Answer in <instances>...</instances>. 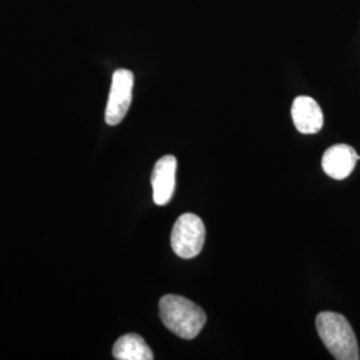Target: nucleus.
<instances>
[{
	"label": "nucleus",
	"instance_id": "1",
	"mask_svg": "<svg viewBox=\"0 0 360 360\" xmlns=\"http://www.w3.org/2000/svg\"><path fill=\"white\" fill-rule=\"evenodd\" d=\"M159 314L168 330L186 340L200 334L207 322L206 312L183 296H163L159 302Z\"/></svg>",
	"mask_w": 360,
	"mask_h": 360
},
{
	"label": "nucleus",
	"instance_id": "2",
	"mask_svg": "<svg viewBox=\"0 0 360 360\" xmlns=\"http://www.w3.org/2000/svg\"><path fill=\"white\" fill-rule=\"evenodd\" d=\"M316 330L324 346L335 359H359L356 336L343 315L331 311L321 312L316 316Z\"/></svg>",
	"mask_w": 360,
	"mask_h": 360
},
{
	"label": "nucleus",
	"instance_id": "3",
	"mask_svg": "<svg viewBox=\"0 0 360 360\" xmlns=\"http://www.w3.org/2000/svg\"><path fill=\"white\" fill-rule=\"evenodd\" d=\"M206 240L203 220L195 214H183L175 221L171 232V247L183 259H193L202 252Z\"/></svg>",
	"mask_w": 360,
	"mask_h": 360
},
{
	"label": "nucleus",
	"instance_id": "4",
	"mask_svg": "<svg viewBox=\"0 0 360 360\" xmlns=\"http://www.w3.org/2000/svg\"><path fill=\"white\" fill-rule=\"evenodd\" d=\"M132 89H134V74L126 70L119 68L112 75L111 90L108 95V102L105 107V123L110 126L119 124L129 112L132 102Z\"/></svg>",
	"mask_w": 360,
	"mask_h": 360
},
{
	"label": "nucleus",
	"instance_id": "5",
	"mask_svg": "<svg viewBox=\"0 0 360 360\" xmlns=\"http://www.w3.org/2000/svg\"><path fill=\"white\" fill-rule=\"evenodd\" d=\"M178 160L172 155H166L155 163L151 184L155 205L166 206L172 199L176 183Z\"/></svg>",
	"mask_w": 360,
	"mask_h": 360
},
{
	"label": "nucleus",
	"instance_id": "6",
	"mask_svg": "<svg viewBox=\"0 0 360 360\" xmlns=\"http://www.w3.org/2000/svg\"><path fill=\"white\" fill-rule=\"evenodd\" d=\"M360 156L348 144H335L323 154V171L335 180H345L356 167Z\"/></svg>",
	"mask_w": 360,
	"mask_h": 360
},
{
	"label": "nucleus",
	"instance_id": "7",
	"mask_svg": "<svg viewBox=\"0 0 360 360\" xmlns=\"http://www.w3.org/2000/svg\"><path fill=\"white\" fill-rule=\"evenodd\" d=\"M291 115L296 129L302 134H318L323 129L322 108L311 96H297L291 107Z\"/></svg>",
	"mask_w": 360,
	"mask_h": 360
},
{
	"label": "nucleus",
	"instance_id": "8",
	"mask_svg": "<svg viewBox=\"0 0 360 360\" xmlns=\"http://www.w3.org/2000/svg\"><path fill=\"white\" fill-rule=\"evenodd\" d=\"M112 355L117 360H153L154 354L146 340L138 334L120 336L114 345Z\"/></svg>",
	"mask_w": 360,
	"mask_h": 360
}]
</instances>
